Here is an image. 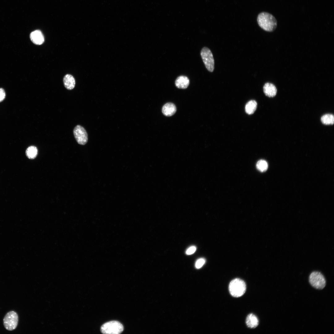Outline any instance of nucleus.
<instances>
[{
    "label": "nucleus",
    "instance_id": "obj_6",
    "mask_svg": "<svg viewBox=\"0 0 334 334\" xmlns=\"http://www.w3.org/2000/svg\"><path fill=\"white\" fill-rule=\"evenodd\" d=\"M201 56L208 70L212 72L214 69V61L210 50L207 47H203L200 53Z\"/></svg>",
    "mask_w": 334,
    "mask_h": 334
},
{
    "label": "nucleus",
    "instance_id": "obj_5",
    "mask_svg": "<svg viewBox=\"0 0 334 334\" xmlns=\"http://www.w3.org/2000/svg\"><path fill=\"white\" fill-rule=\"evenodd\" d=\"M309 282L311 285L318 289H322L326 285V280L323 275L320 272L314 271L309 277Z\"/></svg>",
    "mask_w": 334,
    "mask_h": 334
},
{
    "label": "nucleus",
    "instance_id": "obj_19",
    "mask_svg": "<svg viewBox=\"0 0 334 334\" xmlns=\"http://www.w3.org/2000/svg\"><path fill=\"white\" fill-rule=\"evenodd\" d=\"M196 248L195 246H191L189 247L186 250V254L187 255H190L193 254L196 251Z\"/></svg>",
    "mask_w": 334,
    "mask_h": 334
},
{
    "label": "nucleus",
    "instance_id": "obj_15",
    "mask_svg": "<svg viewBox=\"0 0 334 334\" xmlns=\"http://www.w3.org/2000/svg\"><path fill=\"white\" fill-rule=\"evenodd\" d=\"M38 150L36 147L33 146L29 147L26 151V154L27 157L30 159H33L36 158Z\"/></svg>",
    "mask_w": 334,
    "mask_h": 334
},
{
    "label": "nucleus",
    "instance_id": "obj_2",
    "mask_svg": "<svg viewBox=\"0 0 334 334\" xmlns=\"http://www.w3.org/2000/svg\"><path fill=\"white\" fill-rule=\"evenodd\" d=\"M246 289L245 283L243 280L239 278H236L232 280L229 286L230 293L232 296L235 297L242 296L245 292Z\"/></svg>",
    "mask_w": 334,
    "mask_h": 334
},
{
    "label": "nucleus",
    "instance_id": "obj_16",
    "mask_svg": "<svg viewBox=\"0 0 334 334\" xmlns=\"http://www.w3.org/2000/svg\"><path fill=\"white\" fill-rule=\"evenodd\" d=\"M321 120L322 123L325 125H333L334 124V116L331 114H325L321 117Z\"/></svg>",
    "mask_w": 334,
    "mask_h": 334
},
{
    "label": "nucleus",
    "instance_id": "obj_11",
    "mask_svg": "<svg viewBox=\"0 0 334 334\" xmlns=\"http://www.w3.org/2000/svg\"><path fill=\"white\" fill-rule=\"evenodd\" d=\"M190 83L188 78L185 76L181 75L178 76L175 81L176 86L181 89H185L187 88Z\"/></svg>",
    "mask_w": 334,
    "mask_h": 334
},
{
    "label": "nucleus",
    "instance_id": "obj_13",
    "mask_svg": "<svg viewBox=\"0 0 334 334\" xmlns=\"http://www.w3.org/2000/svg\"><path fill=\"white\" fill-rule=\"evenodd\" d=\"M63 81L64 86L67 89L71 90L75 87V80L72 75H66L63 78Z\"/></svg>",
    "mask_w": 334,
    "mask_h": 334
},
{
    "label": "nucleus",
    "instance_id": "obj_12",
    "mask_svg": "<svg viewBox=\"0 0 334 334\" xmlns=\"http://www.w3.org/2000/svg\"><path fill=\"white\" fill-rule=\"evenodd\" d=\"M247 326L250 328L256 327L259 324V320L257 317L253 314H250L247 316L246 321Z\"/></svg>",
    "mask_w": 334,
    "mask_h": 334
},
{
    "label": "nucleus",
    "instance_id": "obj_18",
    "mask_svg": "<svg viewBox=\"0 0 334 334\" xmlns=\"http://www.w3.org/2000/svg\"><path fill=\"white\" fill-rule=\"evenodd\" d=\"M205 259L203 258L198 259L195 262V267L196 268L199 269L201 268L205 263Z\"/></svg>",
    "mask_w": 334,
    "mask_h": 334
},
{
    "label": "nucleus",
    "instance_id": "obj_20",
    "mask_svg": "<svg viewBox=\"0 0 334 334\" xmlns=\"http://www.w3.org/2000/svg\"><path fill=\"white\" fill-rule=\"evenodd\" d=\"M6 94L4 90L0 88V102L3 101L5 98Z\"/></svg>",
    "mask_w": 334,
    "mask_h": 334
},
{
    "label": "nucleus",
    "instance_id": "obj_4",
    "mask_svg": "<svg viewBox=\"0 0 334 334\" xmlns=\"http://www.w3.org/2000/svg\"><path fill=\"white\" fill-rule=\"evenodd\" d=\"M18 320V316L17 313L13 311H9L6 313L3 319L4 327L7 330H13L16 328Z\"/></svg>",
    "mask_w": 334,
    "mask_h": 334
},
{
    "label": "nucleus",
    "instance_id": "obj_14",
    "mask_svg": "<svg viewBox=\"0 0 334 334\" xmlns=\"http://www.w3.org/2000/svg\"><path fill=\"white\" fill-rule=\"evenodd\" d=\"M257 107L256 102L255 100H250L248 101L245 105V111L248 114H252L255 111Z\"/></svg>",
    "mask_w": 334,
    "mask_h": 334
},
{
    "label": "nucleus",
    "instance_id": "obj_9",
    "mask_svg": "<svg viewBox=\"0 0 334 334\" xmlns=\"http://www.w3.org/2000/svg\"><path fill=\"white\" fill-rule=\"evenodd\" d=\"M263 91L265 94L269 97H273L276 96L277 93V89L272 84L267 83L263 86Z\"/></svg>",
    "mask_w": 334,
    "mask_h": 334
},
{
    "label": "nucleus",
    "instance_id": "obj_10",
    "mask_svg": "<svg viewBox=\"0 0 334 334\" xmlns=\"http://www.w3.org/2000/svg\"><path fill=\"white\" fill-rule=\"evenodd\" d=\"M162 112L164 115L166 116H171L176 112V108L174 104L172 103H167L164 105L162 108Z\"/></svg>",
    "mask_w": 334,
    "mask_h": 334
},
{
    "label": "nucleus",
    "instance_id": "obj_8",
    "mask_svg": "<svg viewBox=\"0 0 334 334\" xmlns=\"http://www.w3.org/2000/svg\"><path fill=\"white\" fill-rule=\"evenodd\" d=\"M30 36L31 41L35 44L41 45L44 41V36L39 30H36L32 32Z\"/></svg>",
    "mask_w": 334,
    "mask_h": 334
},
{
    "label": "nucleus",
    "instance_id": "obj_3",
    "mask_svg": "<svg viewBox=\"0 0 334 334\" xmlns=\"http://www.w3.org/2000/svg\"><path fill=\"white\" fill-rule=\"evenodd\" d=\"M123 327L119 322L112 321L104 324L101 327V332L105 334H119L123 330Z\"/></svg>",
    "mask_w": 334,
    "mask_h": 334
},
{
    "label": "nucleus",
    "instance_id": "obj_17",
    "mask_svg": "<svg viewBox=\"0 0 334 334\" xmlns=\"http://www.w3.org/2000/svg\"><path fill=\"white\" fill-rule=\"evenodd\" d=\"M256 166L259 171L261 172H264L267 170L268 168V164L265 161L261 160L257 162Z\"/></svg>",
    "mask_w": 334,
    "mask_h": 334
},
{
    "label": "nucleus",
    "instance_id": "obj_1",
    "mask_svg": "<svg viewBox=\"0 0 334 334\" xmlns=\"http://www.w3.org/2000/svg\"><path fill=\"white\" fill-rule=\"evenodd\" d=\"M257 21L260 27L267 32H273L277 27L276 19L272 15L268 12H263L260 13L257 16Z\"/></svg>",
    "mask_w": 334,
    "mask_h": 334
},
{
    "label": "nucleus",
    "instance_id": "obj_7",
    "mask_svg": "<svg viewBox=\"0 0 334 334\" xmlns=\"http://www.w3.org/2000/svg\"><path fill=\"white\" fill-rule=\"evenodd\" d=\"M73 133L77 143L81 145L85 144L88 141V136L85 129L82 126L78 125L74 128Z\"/></svg>",
    "mask_w": 334,
    "mask_h": 334
}]
</instances>
